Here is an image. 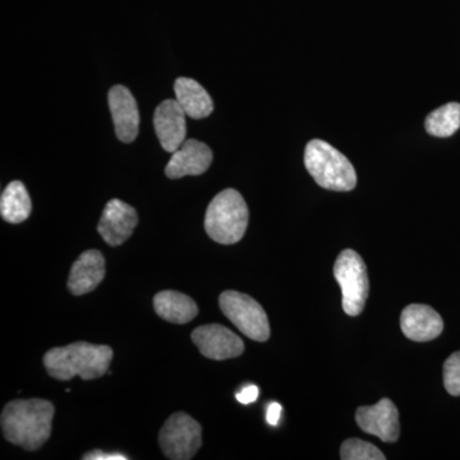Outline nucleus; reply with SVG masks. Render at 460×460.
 <instances>
[{
	"instance_id": "f257e3e1",
	"label": "nucleus",
	"mask_w": 460,
	"mask_h": 460,
	"mask_svg": "<svg viewBox=\"0 0 460 460\" xmlns=\"http://www.w3.org/2000/svg\"><path fill=\"white\" fill-rule=\"evenodd\" d=\"M54 413V405L44 399L9 402L0 420L5 440L29 452L40 449L49 440Z\"/></svg>"
},
{
	"instance_id": "f03ea898",
	"label": "nucleus",
	"mask_w": 460,
	"mask_h": 460,
	"mask_svg": "<svg viewBox=\"0 0 460 460\" xmlns=\"http://www.w3.org/2000/svg\"><path fill=\"white\" fill-rule=\"evenodd\" d=\"M113 359V349L108 345L77 341L62 348H53L44 356V366L51 377L69 381L75 376L95 380L104 376Z\"/></svg>"
},
{
	"instance_id": "7ed1b4c3",
	"label": "nucleus",
	"mask_w": 460,
	"mask_h": 460,
	"mask_svg": "<svg viewBox=\"0 0 460 460\" xmlns=\"http://www.w3.org/2000/svg\"><path fill=\"white\" fill-rule=\"evenodd\" d=\"M305 164L323 189L348 192L356 189L357 172L352 163L341 151L323 140L308 142Z\"/></svg>"
},
{
	"instance_id": "20e7f679",
	"label": "nucleus",
	"mask_w": 460,
	"mask_h": 460,
	"mask_svg": "<svg viewBox=\"0 0 460 460\" xmlns=\"http://www.w3.org/2000/svg\"><path fill=\"white\" fill-rule=\"evenodd\" d=\"M248 208L238 190H224L215 196L205 215L208 237L220 244H234L243 238L248 226Z\"/></svg>"
},
{
	"instance_id": "39448f33",
	"label": "nucleus",
	"mask_w": 460,
	"mask_h": 460,
	"mask_svg": "<svg viewBox=\"0 0 460 460\" xmlns=\"http://www.w3.org/2000/svg\"><path fill=\"white\" fill-rule=\"evenodd\" d=\"M334 277L341 288V305L349 316H358L365 308L370 292L367 268L362 257L353 250L341 251L334 265Z\"/></svg>"
},
{
	"instance_id": "423d86ee",
	"label": "nucleus",
	"mask_w": 460,
	"mask_h": 460,
	"mask_svg": "<svg viewBox=\"0 0 460 460\" xmlns=\"http://www.w3.org/2000/svg\"><path fill=\"white\" fill-rule=\"evenodd\" d=\"M219 305L230 323L247 338L255 341H266L270 338L268 314L252 296L237 290H226L219 296Z\"/></svg>"
},
{
	"instance_id": "0eeeda50",
	"label": "nucleus",
	"mask_w": 460,
	"mask_h": 460,
	"mask_svg": "<svg viewBox=\"0 0 460 460\" xmlns=\"http://www.w3.org/2000/svg\"><path fill=\"white\" fill-rule=\"evenodd\" d=\"M202 429L198 420L184 411H177L160 429L159 445L168 459L190 460L202 445Z\"/></svg>"
},
{
	"instance_id": "6e6552de",
	"label": "nucleus",
	"mask_w": 460,
	"mask_h": 460,
	"mask_svg": "<svg viewBox=\"0 0 460 460\" xmlns=\"http://www.w3.org/2000/svg\"><path fill=\"white\" fill-rule=\"evenodd\" d=\"M190 338L199 353L214 361L235 358L244 352L242 339L220 323L199 326L193 330Z\"/></svg>"
},
{
	"instance_id": "1a4fd4ad",
	"label": "nucleus",
	"mask_w": 460,
	"mask_h": 460,
	"mask_svg": "<svg viewBox=\"0 0 460 460\" xmlns=\"http://www.w3.org/2000/svg\"><path fill=\"white\" fill-rule=\"evenodd\" d=\"M356 420L362 431L376 436L384 443H395L401 435L398 408L387 398L371 407H359Z\"/></svg>"
},
{
	"instance_id": "9d476101",
	"label": "nucleus",
	"mask_w": 460,
	"mask_h": 460,
	"mask_svg": "<svg viewBox=\"0 0 460 460\" xmlns=\"http://www.w3.org/2000/svg\"><path fill=\"white\" fill-rule=\"evenodd\" d=\"M137 224L138 215L135 208L120 199H113L102 211L98 232L109 246L117 247L128 241Z\"/></svg>"
},
{
	"instance_id": "9b49d317",
	"label": "nucleus",
	"mask_w": 460,
	"mask_h": 460,
	"mask_svg": "<svg viewBox=\"0 0 460 460\" xmlns=\"http://www.w3.org/2000/svg\"><path fill=\"white\" fill-rule=\"evenodd\" d=\"M108 100L118 140L131 144L140 129V113L135 96L127 87L117 84L109 91Z\"/></svg>"
},
{
	"instance_id": "f8f14e48",
	"label": "nucleus",
	"mask_w": 460,
	"mask_h": 460,
	"mask_svg": "<svg viewBox=\"0 0 460 460\" xmlns=\"http://www.w3.org/2000/svg\"><path fill=\"white\" fill-rule=\"evenodd\" d=\"M186 117L177 100H165L156 108L154 127L160 144L168 153H175L186 141Z\"/></svg>"
},
{
	"instance_id": "ddd939ff",
	"label": "nucleus",
	"mask_w": 460,
	"mask_h": 460,
	"mask_svg": "<svg viewBox=\"0 0 460 460\" xmlns=\"http://www.w3.org/2000/svg\"><path fill=\"white\" fill-rule=\"evenodd\" d=\"M213 163V151L204 142L186 140L172 153L165 168L166 177L180 180L186 175L204 174Z\"/></svg>"
},
{
	"instance_id": "4468645a",
	"label": "nucleus",
	"mask_w": 460,
	"mask_h": 460,
	"mask_svg": "<svg viewBox=\"0 0 460 460\" xmlns=\"http://www.w3.org/2000/svg\"><path fill=\"white\" fill-rule=\"evenodd\" d=\"M402 334L413 341H429L440 337L444 321L434 308L426 305H410L401 316Z\"/></svg>"
},
{
	"instance_id": "2eb2a0df",
	"label": "nucleus",
	"mask_w": 460,
	"mask_h": 460,
	"mask_svg": "<svg viewBox=\"0 0 460 460\" xmlns=\"http://www.w3.org/2000/svg\"><path fill=\"white\" fill-rule=\"evenodd\" d=\"M105 259L98 250L84 251L75 260L69 272V292L74 296H84L93 292L105 278Z\"/></svg>"
},
{
	"instance_id": "dca6fc26",
	"label": "nucleus",
	"mask_w": 460,
	"mask_h": 460,
	"mask_svg": "<svg viewBox=\"0 0 460 460\" xmlns=\"http://www.w3.org/2000/svg\"><path fill=\"white\" fill-rule=\"evenodd\" d=\"M174 93L177 102H180L187 117L192 119H202L213 113V99L198 81L180 77L175 81Z\"/></svg>"
},
{
	"instance_id": "f3484780",
	"label": "nucleus",
	"mask_w": 460,
	"mask_h": 460,
	"mask_svg": "<svg viewBox=\"0 0 460 460\" xmlns=\"http://www.w3.org/2000/svg\"><path fill=\"white\" fill-rule=\"evenodd\" d=\"M157 316L172 323H190L199 314V307L190 296L175 290H163L154 296Z\"/></svg>"
},
{
	"instance_id": "a211bd4d",
	"label": "nucleus",
	"mask_w": 460,
	"mask_h": 460,
	"mask_svg": "<svg viewBox=\"0 0 460 460\" xmlns=\"http://www.w3.org/2000/svg\"><path fill=\"white\" fill-rule=\"evenodd\" d=\"M32 204L25 184L13 181L3 190L0 199V214L5 222L20 224L29 219Z\"/></svg>"
},
{
	"instance_id": "6ab92c4d",
	"label": "nucleus",
	"mask_w": 460,
	"mask_h": 460,
	"mask_svg": "<svg viewBox=\"0 0 460 460\" xmlns=\"http://www.w3.org/2000/svg\"><path fill=\"white\" fill-rule=\"evenodd\" d=\"M426 131L435 137H450L460 128V104L449 102L426 118Z\"/></svg>"
},
{
	"instance_id": "aec40b11",
	"label": "nucleus",
	"mask_w": 460,
	"mask_h": 460,
	"mask_svg": "<svg viewBox=\"0 0 460 460\" xmlns=\"http://www.w3.org/2000/svg\"><path fill=\"white\" fill-rule=\"evenodd\" d=\"M341 458L343 460H384L386 456L375 445L359 438H349L341 445Z\"/></svg>"
},
{
	"instance_id": "412c9836",
	"label": "nucleus",
	"mask_w": 460,
	"mask_h": 460,
	"mask_svg": "<svg viewBox=\"0 0 460 460\" xmlns=\"http://www.w3.org/2000/svg\"><path fill=\"white\" fill-rule=\"evenodd\" d=\"M444 386L453 396H460V352L453 353L444 363Z\"/></svg>"
},
{
	"instance_id": "4be33fe9",
	"label": "nucleus",
	"mask_w": 460,
	"mask_h": 460,
	"mask_svg": "<svg viewBox=\"0 0 460 460\" xmlns=\"http://www.w3.org/2000/svg\"><path fill=\"white\" fill-rule=\"evenodd\" d=\"M260 390L256 385H248L243 387L237 394V401L242 404H251L259 398Z\"/></svg>"
},
{
	"instance_id": "5701e85b",
	"label": "nucleus",
	"mask_w": 460,
	"mask_h": 460,
	"mask_svg": "<svg viewBox=\"0 0 460 460\" xmlns=\"http://www.w3.org/2000/svg\"><path fill=\"white\" fill-rule=\"evenodd\" d=\"M84 460H127V456L119 453H105L102 450H93L84 454L83 456Z\"/></svg>"
},
{
	"instance_id": "b1692460",
	"label": "nucleus",
	"mask_w": 460,
	"mask_h": 460,
	"mask_svg": "<svg viewBox=\"0 0 460 460\" xmlns=\"http://www.w3.org/2000/svg\"><path fill=\"white\" fill-rule=\"evenodd\" d=\"M281 411H283V408H281L279 402H274L269 405L268 411H266V420H268L269 425H278L280 420Z\"/></svg>"
}]
</instances>
